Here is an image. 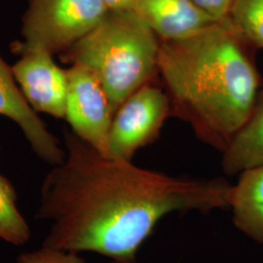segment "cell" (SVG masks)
Listing matches in <instances>:
<instances>
[{
	"label": "cell",
	"instance_id": "1",
	"mask_svg": "<svg viewBox=\"0 0 263 263\" xmlns=\"http://www.w3.org/2000/svg\"><path fill=\"white\" fill-rule=\"evenodd\" d=\"M64 140L66 159L40 189L35 218L50 222L44 247L136 263L138 250L164 216L229 208L232 185L226 179L171 177L105 157L73 132H64Z\"/></svg>",
	"mask_w": 263,
	"mask_h": 263
},
{
	"label": "cell",
	"instance_id": "2",
	"mask_svg": "<svg viewBox=\"0 0 263 263\" xmlns=\"http://www.w3.org/2000/svg\"><path fill=\"white\" fill-rule=\"evenodd\" d=\"M254 49L229 17L188 37L160 42L158 73L171 115L221 152L248 120L262 85Z\"/></svg>",
	"mask_w": 263,
	"mask_h": 263
},
{
	"label": "cell",
	"instance_id": "3",
	"mask_svg": "<svg viewBox=\"0 0 263 263\" xmlns=\"http://www.w3.org/2000/svg\"><path fill=\"white\" fill-rule=\"evenodd\" d=\"M159 48V38L134 10H109L92 31L61 53V59L94 74L114 115L158 73Z\"/></svg>",
	"mask_w": 263,
	"mask_h": 263
},
{
	"label": "cell",
	"instance_id": "4",
	"mask_svg": "<svg viewBox=\"0 0 263 263\" xmlns=\"http://www.w3.org/2000/svg\"><path fill=\"white\" fill-rule=\"evenodd\" d=\"M108 11L103 0H28L24 41L14 42L12 51L19 55L32 49L63 53L92 31Z\"/></svg>",
	"mask_w": 263,
	"mask_h": 263
},
{
	"label": "cell",
	"instance_id": "5",
	"mask_svg": "<svg viewBox=\"0 0 263 263\" xmlns=\"http://www.w3.org/2000/svg\"><path fill=\"white\" fill-rule=\"evenodd\" d=\"M171 114L168 95L151 82L132 94L113 116L109 158L132 162L136 152L154 141Z\"/></svg>",
	"mask_w": 263,
	"mask_h": 263
},
{
	"label": "cell",
	"instance_id": "6",
	"mask_svg": "<svg viewBox=\"0 0 263 263\" xmlns=\"http://www.w3.org/2000/svg\"><path fill=\"white\" fill-rule=\"evenodd\" d=\"M66 73L65 118L77 137L109 158L108 138L114 115L104 88L83 66L72 65Z\"/></svg>",
	"mask_w": 263,
	"mask_h": 263
},
{
	"label": "cell",
	"instance_id": "7",
	"mask_svg": "<svg viewBox=\"0 0 263 263\" xmlns=\"http://www.w3.org/2000/svg\"><path fill=\"white\" fill-rule=\"evenodd\" d=\"M12 66V71L26 100L36 112L65 118L67 73L57 66L53 54L42 49L28 50Z\"/></svg>",
	"mask_w": 263,
	"mask_h": 263
},
{
	"label": "cell",
	"instance_id": "8",
	"mask_svg": "<svg viewBox=\"0 0 263 263\" xmlns=\"http://www.w3.org/2000/svg\"><path fill=\"white\" fill-rule=\"evenodd\" d=\"M0 115L18 124L31 148L39 158L52 166L66 159L59 141L48 131L46 125L26 100L9 66L0 56Z\"/></svg>",
	"mask_w": 263,
	"mask_h": 263
},
{
	"label": "cell",
	"instance_id": "9",
	"mask_svg": "<svg viewBox=\"0 0 263 263\" xmlns=\"http://www.w3.org/2000/svg\"><path fill=\"white\" fill-rule=\"evenodd\" d=\"M134 11L161 41L188 37L216 22L192 0H137Z\"/></svg>",
	"mask_w": 263,
	"mask_h": 263
},
{
	"label": "cell",
	"instance_id": "10",
	"mask_svg": "<svg viewBox=\"0 0 263 263\" xmlns=\"http://www.w3.org/2000/svg\"><path fill=\"white\" fill-rule=\"evenodd\" d=\"M234 226L263 244V166L246 170L229 192Z\"/></svg>",
	"mask_w": 263,
	"mask_h": 263
},
{
	"label": "cell",
	"instance_id": "11",
	"mask_svg": "<svg viewBox=\"0 0 263 263\" xmlns=\"http://www.w3.org/2000/svg\"><path fill=\"white\" fill-rule=\"evenodd\" d=\"M222 153V168L229 176L263 166V83L251 115Z\"/></svg>",
	"mask_w": 263,
	"mask_h": 263
},
{
	"label": "cell",
	"instance_id": "12",
	"mask_svg": "<svg viewBox=\"0 0 263 263\" xmlns=\"http://www.w3.org/2000/svg\"><path fill=\"white\" fill-rule=\"evenodd\" d=\"M29 238V227L17 206L16 190L9 179L0 174V239L22 246Z\"/></svg>",
	"mask_w": 263,
	"mask_h": 263
},
{
	"label": "cell",
	"instance_id": "13",
	"mask_svg": "<svg viewBox=\"0 0 263 263\" xmlns=\"http://www.w3.org/2000/svg\"><path fill=\"white\" fill-rule=\"evenodd\" d=\"M229 18L253 47L263 49V0H235Z\"/></svg>",
	"mask_w": 263,
	"mask_h": 263
},
{
	"label": "cell",
	"instance_id": "14",
	"mask_svg": "<svg viewBox=\"0 0 263 263\" xmlns=\"http://www.w3.org/2000/svg\"><path fill=\"white\" fill-rule=\"evenodd\" d=\"M17 263H86V261L77 253L64 252L42 246L36 251L20 254Z\"/></svg>",
	"mask_w": 263,
	"mask_h": 263
},
{
	"label": "cell",
	"instance_id": "15",
	"mask_svg": "<svg viewBox=\"0 0 263 263\" xmlns=\"http://www.w3.org/2000/svg\"><path fill=\"white\" fill-rule=\"evenodd\" d=\"M235 0H192V2L213 19L218 22L229 17Z\"/></svg>",
	"mask_w": 263,
	"mask_h": 263
},
{
	"label": "cell",
	"instance_id": "16",
	"mask_svg": "<svg viewBox=\"0 0 263 263\" xmlns=\"http://www.w3.org/2000/svg\"><path fill=\"white\" fill-rule=\"evenodd\" d=\"M108 10H134L137 0H103Z\"/></svg>",
	"mask_w": 263,
	"mask_h": 263
}]
</instances>
